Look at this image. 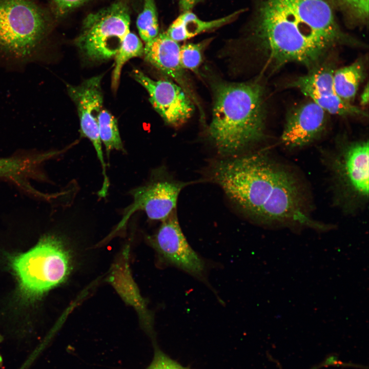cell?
<instances>
[{"instance_id":"obj_1","label":"cell","mask_w":369,"mask_h":369,"mask_svg":"<svg viewBox=\"0 0 369 369\" xmlns=\"http://www.w3.org/2000/svg\"><path fill=\"white\" fill-rule=\"evenodd\" d=\"M254 35L276 68L292 62L311 69L333 45L349 41L326 0H262Z\"/></svg>"},{"instance_id":"obj_2","label":"cell","mask_w":369,"mask_h":369,"mask_svg":"<svg viewBox=\"0 0 369 369\" xmlns=\"http://www.w3.org/2000/svg\"><path fill=\"white\" fill-rule=\"evenodd\" d=\"M262 87L255 82L218 84L208 134L222 158L239 155L264 136Z\"/></svg>"},{"instance_id":"obj_3","label":"cell","mask_w":369,"mask_h":369,"mask_svg":"<svg viewBox=\"0 0 369 369\" xmlns=\"http://www.w3.org/2000/svg\"><path fill=\"white\" fill-rule=\"evenodd\" d=\"M54 20L36 0H0V51L31 58L45 44Z\"/></svg>"},{"instance_id":"obj_4","label":"cell","mask_w":369,"mask_h":369,"mask_svg":"<svg viewBox=\"0 0 369 369\" xmlns=\"http://www.w3.org/2000/svg\"><path fill=\"white\" fill-rule=\"evenodd\" d=\"M12 266L21 295L32 300L65 281L70 271L71 258L60 238L47 235L29 251L15 257Z\"/></svg>"},{"instance_id":"obj_5","label":"cell","mask_w":369,"mask_h":369,"mask_svg":"<svg viewBox=\"0 0 369 369\" xmlns=\"http://www.w3.org/2000/svg\"><path fill=\"white\" fill-rule=\"evenodd\" d=\"M369 147L368 140L344 143L330 162L336 199L347 211L364 206L368 200Z\"/></svg>"},{"instance_id":"obj_6","label":"cell","mask_w":369,"mask_h":369,"mask_svg":"<svg viewBox=\"0 0 369 369\" xmlns=\"http://www.w3.org/2000/svg\"><path fill=\"white\" fill-rule=\"evenodd\" d=\"M130 32L129 7L118 1L89 14L75 43L88 59L101 61L115 56Z\"/></svg>"},{"instance_id":"obj_7","label":"cell","mask_w":369,"mask_h":369,"mask_svg":"<svg viewBox=\"0 0 369 369\" xmlns=\"http://www.w3.org/2000/svg\"><path fill=\"white\" fill-rule=\"evenodd\" d=\"M189 183L175 179L165 168L156 169L145 185L131 190L133 202L125 209L117 230L137 211H144L151 220H164L176 210L179 195Z\"/></svg>"},{"instance_id":"obj_8","label":"cell","mask_w":369,"mask_h":369,"mask_svg":"<svg viewBox=\"0 0 369 369\" xmlns=\"http://www.w3.org/2000/svg\"><path fill=\"white\" fill-rule=\"evenodd\" d=\"M149 239L166 263L204 279L205 262L187 241L179 223L176 210L161 221L156 232Z\"/></svg>"},{"instance_id":"obj_9","label":"cell","mask_w":369,"mask_h":369,"mask_svg":"<svg viewBox=\"0 0 369 369\" xmlns=\"http://www.w3.org/2000/svg\"><path fill=\"white\" fill-rule=\"evenodd\" d=\"M102 75L88 78L77 86L67 85L68 94L75 103L80 120L82 136L89 139L93 146L102 168L101 188L107 189L110 182L102 150L98 120L102 110L103 94L101 88Z\"/></svg>"},{"instance_id":"obj_10","label":"cell","mask_w":369,"mask_h":369,"mask_svg":"<svg viewBox=\"0 0 369 369\" xmlns=\"http://www.w3.org/2000/svg\"><path fill=\"white\" fill-rule=\"evenodd\" d=\"M132 75L146 89L151 104L168 125L178 127L191 117L193 102L178 84L169 80H153L137 69Z\"/></svg>"},{"instance_id":"obj_11","label":"cell","mask_w":369,"mask_h":369,"mask_svg":"<svg viewBox=\"0 0 369 369\" xmlns=\"http://www.w3.org/2000/svg\"><path fill=\"white\" fill-rule=\"evenodd\" d=\"M326 112L311 100L294 108L288 114L281 136L282 144L290 149L310 145L325 129Z\"/></svg>"},{"instance_id":"obj_12","label":"cell","mask_w":369,"mask_h":369,"mask_svg":"<svg viewBox=\"0 0 369 369\" xmlns=\"http://www.w3.org/2000/svg\"><path fill=\"white\" fill-rule=\"evenodd\" d=\"M180 47L178 42L163 32L146 43L144 55L147 62L173 78L198 105L195 94L181 65Z\"/></svg>"},{"instance_id":"obj_13","label":"cell","mask_w":369,"mask_h":369,"mask_svg":"<svg viewBox=\"0 0 369 369\" xmlns=\"http://www.w3.org/2000/svg\"><path fill=\"white\" fill-rule=\"evenodd\" d=\"M334 71L332 65H317L306 75L293 81L289 86L301 91L326 112L334 114L340 110L343 104L334 90Z\"/></svg>"},{"instance_id":"obj_14","label":"cell","mask_w":369,"mask_h":369,"mask_svg":"<svg viewBox=\"0 0 369 369\" xmlns=\"http://www.w3.org/2000/svg\"><path fill=\"white\" fill-rule=\"evenodd\" d=\"M240 12L237 11L223 17L209 21L200 19L191 11L183 12L172 22L166 33L177 42L186 40L229 23Z\"/></svg>"},{"instance_id":"obj_15","label":"cell","mask_w":369,"mask_h":369,"mask_svg":"<svg viewBox=\"0 0 369 369\" xmlns=\"http://www.w3.org/2000/svg\"><path fill=\"white\" fill-rule=\"evenodd\" d=\"M365 66L361 59L335 70L333 85L337 95L351 103L355 97L360 84L365 77Z\"/></svg>"},{"instance_id":"obj_16","label":"cell","mask_w":369,"mask_h":369,"mask_svg":"<svg viewBox=\"0 0 369 369\" xmlns=\"http://www.w3.org/2000/svg\"><path fill=\"white\" fill-rule=\"evenodd\" d=\"M144 47L139 37L130 32L115 55V65L111 78V88L116 91L119 85L121 71L124 64L130 59L144 54Z\"/></svg>"},{"instance_id":"obj_17","label":"cell","mask_w":369,"mask_h":369,"mask_svg":"<svg viewBox=\"0 0 369 369\" xmlns=\"http://www.w3.org/2000/svg\"><path fill=\"white\" fill-rule=\"evenodd\" d=\"M99 134L107 156L113 150L125 152L116 118L108 110L102 109L98 120Z\"/></svg>"},{"instance_id":"obj_18","label":"cell","mask_w":369,"mask_h":369,"mask_svg":"<svg viewBox=\"0 0 369 369\" xmlns=\"http://www.w3.org/2000/svg\"><path fill=\"white\" fill-rule=\"evenodd\" d=\"M136 26L140 37L146 43L158 35L159 26L155 0H144L143 9L137 17Z\"/></svg>"},{"instance_id":"obj_19","label":"cell","mask_w":369,"mask_h":369,"mask_svg":"<svg viewBox=\"0 0 369 369\" xmlns=\"http://www.w3.org/2000/svg\"><path fill=\"white\" fill-rule=\"evenodd\" d=\"M209 40L187 43L180 47V61L183 69L197 71L202 60V54Z\"/></svg>"},{"instance_id":"obj_20","label":"cell","mask_w":369,"mask_h":369,"mask_svg":"<svg viewBox=\"0 0 369 369\" xmlns=\"http://www.w3.org/2000/svg\"><path fill=\"white\" fill-rule=\"evenodd\" d=\"M49 10L54 19L61 17L71 11L90 0H48Z\"/></svg>"},{"instance_id":"obj_21","label":"cell","mask_w":369,"mask_h":369,"mask_svg":"<svg viewBox=\"0 0 369 369\" xmlns=\"http://www.w3.org/2000/svg\"><path fill=\"white\" fill-rule=\"evenodd\" d=\"M146 369H189L173 360L159 349L155 351L153 359Z\"/></svg>"},{"instance_id":"obj_22","label":"cell","mask_w":369,"mask_h":369,"mask_svg":"<svg viewBox=\"0 0 369 369\" xmlns=\"http://www.w3.org/2000/svg\"><path fill=\"white\" fill-rule=\"evenodd\" d=\"M357 17L365 18L368 14V0H337Z\"/></svg>"},{"instance_id":"obj_23","label":"cell","mask_w":369,"mask_h":369,"mask_svg":"<svg viewBox=\"0 0 369 369\" xmlns=\"http://www.w3.org/2000/svg\"><path fill=\"white\" fill-rule=\"evenodd\" d=\"M180 10L183 12L191 11L201 0H178Z\"/></svg>"},{"instance_id":"obj_24","label":"cell","mask_w":369,"mask_h":369,"mask_svg":"<svg viewBox=\"0 0 369 369\" xmlns=\"http://www.w3.org/2000/svg\"><path fill=\"white\" fill-rule=\"evenodd\" d=\"M368 102V84L364 88L360 96V103L362 105H366Z\"/></svg>"}]
</instances>
